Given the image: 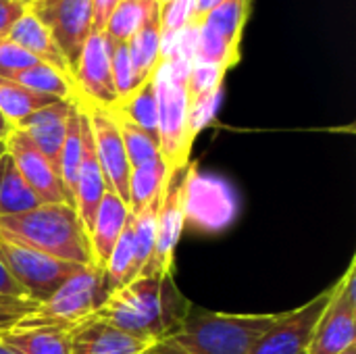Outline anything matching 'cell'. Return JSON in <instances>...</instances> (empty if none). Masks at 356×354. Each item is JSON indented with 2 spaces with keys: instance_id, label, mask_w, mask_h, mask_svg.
<instances>
[{
  "instance_id": "1",
  "label": "cell",
  "mask_w": 356,
  "mask_h": 354,
  "mask_svg": "<svg viewBox=\"0 0 356 354\" xmlns=\"http://www.w3.org/2000/svg\"><path fill=\"white\" fill-rule=\"evenodd\" d=\"M194 305L169 275H140L113 292L94 317L150 344L169 338L188 317Z\"/></svg>"
},
{
  "instance_id": "2",
  "label": "cell",
  "mask_w": 356,
  "mask_h": 354,
  "mask_svg": "<svg viewBox=\"0 0 356 354\" xmlns=\"http://www.w3.org/2000/svg\"><path fill=\"white\" fill-rule=\"evenodd\" d=\"M0 238L67 263H92L88 238L71 204H40L19 215L0 217Z\"/></svg>"
},
{
  "instance_id": "3",
  "label": "cell",
  "mask_w": 356,
  "mask_h": 354,
  "mask_svg": "<svg viewBox=\"0 0 356 354\" xmlns=\"http://www.w3.org/2000/svg\"><path fill=\"white\" fill-rule=\"evenodd\" d=\"M277 315H232L192 307L163 342L181 354H250Z\"/></svg>"
},
{
  "instance_id": "4",
  "label": "cell",
  "mask_w": 356,
  "mask_h": 354,
  "mask_svg": "<svg viewBox=\"0 0 356 354\" xmlns=\"http://www.w3.org/2000/svg\"><path fill=\"white\" fill-rule=\"evenodd\" d=\"M192 65L181 58H161L154 71L156 104H159V146L169 173H177L190 165L194 136L188 121L186 79Z\"/></svg>"
},
{
  "instance_id": "5",
  "label": "cell",
  "mask_w": 356,
  "mask_h": 354,
  "mask_svg": "<svg viewBox=\"0 0 356 354\" xmlns=\"http://www.w3.org/2000/svg\"><path fill=\"white\" fill-rule=\"evenodd\" d=\"M106 300L102 290V271L92 263L81 265L71 277H67L60 288L35 305L17 328H38V325H60L77 328L90 319Z\"/></svg>"
},
{
  "instance_id": "6",
  "label": "cell",
  "mask_w": 356,
  "mask_h": 354,
  "mask_svg": "<svg viewBox=\"0 0 356 354\" xmlns=\"http://www.w3.org/2000/svg\"><path fill=\"white\" fill-rule=\"evenodd\" d=\"M0 263L4 265L8 275L23 288V292L38 305L50 298L60 288V284L81 267L38 252L6 238H0Z\"/></svg>"
},
{
  "instance_id": "7",
  "label": "cell",
  "mask_w": 356,
  "mask_h": 354,
  "mask_svg": "<svg viewBox=\"0 0 356 354\" xmlns=\"http://www.w3.org/2000/svg\"><path fill=\"white\" fill-rule=\"evenodd\" d=\"M356 261L353 259L346 273L334 284V294L323 309L309 354H340L356 344Z\"/></svg>"
},
{
  "instance_id": "8",
  "label": "cell",
  "mask_w": 356,
  "mask_h": 354,
  "mask_svg": "<svg viewBox=\"0 0 356 354\" xmlns=\"http://www.w3.org/2000/svg\"><path fill=\"white\" fill-rule=\"evenodd\" d=\"M29 10L46 25L73 75L83 44L92 33V0H42Z\"/></svg>"
},
{
  "instance_id": "9",
  "label": "cell",
  "mask_w": 356,
  "mask_h": 354,
  "mask_svg": "<svg viewBox=\"0 0 356 354\" xmlns=\"http://www.w3.org/2000/svg\"><path fill=\"white\" fill-rule=\"evenodd\" d=\"M77 98V96H75ZM90 119V127H92V138H94V148H96V156L104 175V184L106 190L117 194L127 207H129V161L125 154V146L119 134V127L111 115L108 108L90 104L81 98H77Z\"/></svg>"
},
{
  "instance_id": "10",
  "label": "cell",
  "mask_w": 356,
  "mask_h": 354,
  "mask_svg": "<svg viewBox=\"0 0 356 354\" xmlns=\"http://www.w3.org/2000/svg\"><path fill=\"white\" fill-rule=\"evenodd\" d=\"M334 294V286L311 298L307 305L280 313L275 323L254 344L250 354H309L315 325Z\"/></svg>"
},
{
  "instance_id": "11",
  "label": "cell",
  "mask_w": 356,
  "mask_h": 354,
  "mask_svg": "<svg viewBox=\"0 0 356 354\" xmlns=\"http://www.w3.org/2000/svg\"><path fill=\"white\" fill-rule=\"evenodd\" d=\"M184 175V215L186 221L202 230H221L236 215V200L227 184L200 177L196 165H188Z\"/></svg>"
},
{
  "instance_id": "12",
  "label": "cell",
  "mask_w": 356,
  "mask_h": 354,
  "mask_svg": "<svg viewBox=\"0 0 356 354\" xmlns=\"http://www.w3.org/2000/svg\"><path fill=\"white\" fill-rule=\"evenodd\" d=\"M73 88L75 96L90 104L102 108H111L117 104L119 96L113 81L111 40L104 31L90 33V38L86 40L73 71Z\"/></svg>"
},
{
  "instance_id": "13",
  "label": "cell",
  "mask_w": 356,
  "mask_h": 354,
  "mask_svg": "<svg viewBox=\"0 0 356 354\" xmlns=\"http://www.w3.org/2000/svg\"><path fill=\"white\" fill-rule=\"evenodd\" d=\"M184 171V169H181ZM171 173L165 196L159 207L156 215V230H154V250L140 275H169L173 273L175 263V248L181 238L186 215H184V177L179 173ZM138 275V277H140Z\"/></svg>"
},
{
  "instance_id": "14",
  "label": "cell",
  "mask_w": 356,
  "mask_h": 354,
  "mask_svg": "<svg viewBox=\"0 0 356 354\" xmlns=\"http://www.w3.org/2000/svg\"><path fill=\"white\" fill-rule=\"evenodd\" d=\"M6 152L10 154L19 173L35 192L42 204H71L58 171L27 138V134H23L21 129H13V134L6 138Z\"/></svg>"
},
{
  "instance_id": "15",
  "label": "cell",
  "mask_w": 356,
  "mask_h": 354,
  "mask_svg": "<svg viewBox=\"0 0 356 354\" xmlns=\"http://www.w3.org/2000/svg\"><path fill=\"white\" fill-rule=\"evenodd\" d=\"M77 106H79V125H81V163H79L77 184H75L73 207H75V213L83 227V234L88 238L94 217H96V211L106 194V184H104V175H102V169H100V163L96 156L90 119L79 100H77Z\"/></svg>"
},
{
  "instance_id": "16",
  "label": "cell",
  "mask_w": 356,
  "mask_h": 354,
  "mask_svg": "<svg viewBox=\"0 0 356 354\" xmlns=\"http://www.w3.org/2000/svg\"><path fill=\"white\" fill-rule=\"evenodd\" d=\"M73 106H75V98L56 100V102L31 113L15 127V129H21L23 134H27V138L42 150V154L54 165V169L58 165V156H60V148L65 142L67 123H69V115H71Z\"/></svg>"
},
{
  "instance_id": "17",
  "label": "cell",
  "mask_w": 356,
  "mask_h": 354,
  "mask_svg": "<svg viewBox=\"0 0 356 354\" xmlns=\"http://www.w3.org/2000/svg\"><path fill=\"white\" fill-rule=\"evenodd\" d=\"M148 346L150 342L134 338L94 315L71 332V354H140Z\"/></svg>"
},
{
  "instance_id": "18",
  "label": "cell",
  "mask_w": 356,
  "mask_h": 354,
  "mask_svg": "<svg viewBox=\"0 0 356 354\" xmlns=\"http://www.w3.org/2000/svg\"><path fill=\"white\" fill-rule=\"evenodd\" d=\"M129 207L113 192L106 190L98 211H96V217H94V223H92V230H90V236H88V246H90V259H92V265L98 267L100 271L104 269L111 252H113V246L117 244L127 219H129Z\"/></svg>"
},
{
  "instance_id": "19",
  "label": "cell",
  "mask_w": 356,
  "mask_h": 354,
  "mask_svg": "<svg viewBox=\"0 0 356 354\" xmlns=\"http://www.w3.org/2000/svg\"><path fill=\"white\" fill-rule=\"evenodd\" d=\"M6 38L13 44H17L21 50H25L29 56H33L35 61H40V63L56 69L58 73L67 75L73 81L71 69H69L63 52L58 50L54 38L50 35V31L46 29V25L29 8H25V13L10 25Z\"/></svg>"
},
{
  "instance_id": "20",
  "label": "cell",
  "mask_w": 356,
  "mask_h": 354,
  "mask_svg": "<svg viewBox=\"0 0 356 354\" xmlns=\"http://www.w3.org/2000/svg\"><path fill=\"white\" fill-rule=\"evenodd\" d=\"M71 332L60 325L13 328L0 340L15 354H71Z\"/></svg>"
},
{
  "instance_id": "21",
  "label": "cell",
  "mask_w": 356,
  "mask_h": 354,
  "mask_svg": "<svg viewBox=\"0 0 356 354\" xmlns=\"http://www.w3.org/2000/svg\"><path fill=\"white\" fill-rule=\"evenodd\" d=\"M134 77L140 83L150 79L161 65V6L127 42Z\"/></svg>"
},
{
  "instance_id": "22",
  "label": "cell",
  "mask_w": 356,
  "mask_h": 354,
  "mask_svg": "<svg viewBox=\"0 0 356 354\" xmlns=\"http://www.w3.org/2000/svg\"><path fill=\"white\" fill-rule=\"evenodd\" d=\"M169 177L171 173L161 154L134 167L129 173V213L136 215L146 204L161 198L167 190Z\"/></svg>"
},
{
  "instance_id": "23",
  "label": "cell",
  "mask_w": 356,
  "mask_h": 354,
  "mask_svg": "<svg viewBox=\"0 0 356 354\" xmlns=\"http://www.w3.org/2000/svg\"><path fill=\"white\" fill-rule=\"evenodd\" d=\"M113 113L125 117L146 134L159 140V104H156V88H154V75L140 83L134 92L119 98L115 106H111Z\"/></svg>"
},
{
  "instance_id": "24",
  "label": "cell",
  "mask_w": 356,
  "mask_h": 354,
  "mask_svg": "<svg viewBox=\"0 0 356 354\" xmlns=\"http://www.w3.org/2000/svg\"><path fill=\"white\" fill-rule=\"evenodd\" d=\"M40 198L27 186L8 152L0 156V217L19 215L40 207Z\"/></svg>"
},
{
  "instance_id": "25",
  "label": "cell",
  "mask_w": 356,
  "mask_h": 354,
  "mask_svg": "<svg viewBox=\"0 0 356 354\" xmlns=\"http://www.w3.org/2000/svg\"><path fill=\"white\" fill-rule=\"evenodd\" d=\"M56 100L58 98H54V96L38 94L13 79L0 77V113L13 127H17L31 113H35Z\"/></svg>"
},
{
  "instance_id": "26",
  "label": "cell",
  "mask_w": 356,
  "mask_h": 354,
  "mask_svg": "<svg viewBox=\"0 0 356 354\" xmlns=\"http://www.w3.org/2000/svg\"><path fill=\"white\" fill-rule=\"evenodd\" d=\"M248 17H250V0H223L200 23L209 25L215 33H219L227 42L232 50L240 52Z\"/></svg>"
},
{
  "instance_id": "27",
  "label": "cell",
  "mask_w": 356,
  "mask_h": 354,
  "mask_svg": "<svg viewBox=\"0 0 356 354\" xmlns=\"http://www.w3.org/2000/svg\"><path fill=\"white\" fill-rule=\"evenodd\" d=\"M165 196V194H163ZM161 198L146 204L142 211L131 215V238H134V261H131V282L144 271L148 265L152 250H154V230H156V215L161 207Z\"/></svg>"
},
{
  "instance_id": "28",
  "label": "cell",
  "mask_w": 356,
  "mask_h": 354,
  "mask_svg": "<svg viewBox=\"0 0 356 354\" xmlns=\"http://www.w3.org/2000/svg\"><path fill=\"white\" fill-rule=\"evenodd\" d=\"M156 8L159 4L154 0H121L106 21L104 33L113 42H129Z\"/></svg>"
},
{
  "instance_id": "29",
  "label": "cell",
  "mask_w": 356,
  "mask_h": 354,
  "mask_svg": "<svg viewBox=\"0 0 356 354\" xmlns=\"http://www.w3.org/2000/svg\"><path fill=\"white\" fill-rule=\"evenodd\" d=\"M6 79H13L38 94H46V96H54L58 100H71L75 98V88H73V81L58 73L56 69L44 65V63H35L27 69H21L17 71L13 77H6Z\"/></svg>"
},
{
  "instance_id": "30",
  "label": "cell",
  "mask_w": 356,
  "mask_h": 354,
  "mask_svg": "<svg viewBox=\"0 0 356 354\" xmlns=\"http://www.w3.org/2000/svg\"><path fill=\"white\" fill-rule=\"evenodd\" d=\"M79 163H81V125H79V106L75 100V106L69 115V123H67V134H65V142L60 148V156H58V177L65 186V192L69 196V202L73 204V196H75V184H77V173H79Z\"/></svg>"
},
{
  "instance_id": "31",
  "label": "cell",
  "mask_w": 356,
  "mask_h": 354,
  "mask_svg": "<svg viewBox=\"0 0 356 354\" xmlns=\"http://www.w3.org/2000/svg\"><path fill=\"white\" fill-rule=\"evenodd\" d=\"M131 261H134V238H131V215L113 246V252L102 269V290L106 298L131 282Z\"/></svg>"
},
{
  "instance_id": "32",
  "label": "cell",
  "mask_w": 356,
  "mask_h": 354,
  "mask_svg": "<svg viewBox=\"0 0 356 354\" xmlns=\"http://www.w3.org/2000/svg\"><path fill=\"white\" fill-rule=\"evenodd\" d=\"M111 115H113V119H115V123L119 127V134H121L125 154H127V161H129L131 169L161 154V146H159L156 138H152L150 134H146L144 129H140L138 125H134L125 117H121V115H117L113 111H111Z\"/></svg>"
},
{
  "instance_id": "33",
  "label": "cell",
  "mask_w": 356,
  "mask_h": 354,
  "mask_svg": "<svg viewBox=\"0 0 356 354\" xmlns=\"http://www.w3.org/2000/svg\"><path fill=\"white\" fill-rule=\"evenodd\" d=\"M227 69L221 65H209V63H194L188 79H186V94L188 102L196 100L200 96L213 94L217 90H223V79H225Z\"/></svg>"
},
{
  "instance_id": "34",
  "label": "cell",
  "mask_w": 356,
  "mask_h": 354,
  "mask_svg": "<svg viewBox=\"0 0 356 354\" xmlns=\"http://www.w3.org/2000/svg\"><path fill=\"white\" fill-rule=\"evenodd\" d=\"M111 67H113V81H115V90H117L119 98L127 96L129 92H134L138 88V81L134 77L129 50H127V42H113L111 40Z\"/></svg>"
},
{
  "instance_id": "35",
  "label": "cell",
  "mask_w": 356,
  "mask_h": 354,
  "mask_svg": "<svg viewBox=\"0 0 356 354\" xmlns=\"http://www.w3.org/2000/svg\"><path fill=\"white\" fill-rule=\"evenodd\" d=\"M194 21H198L196 0H171L161 6V33L163 35H173Z\"/></svg>"
},
{
  "instance_id": "36",
  "label": "cell",
  "mask_w": 356,
  "mask_h": 354,
  "mask_svg": "<svg viewBox=\"0 0 356 354\" xmlns=\"http://www.w3.org/2000/svg\"><path fill=\"white\" fill-rule=\"evenodd\" d=\"M35 63L40 61L29 56L17 44H13L6 35H0V77H13L17 71L27 69Z\"/></svg>"
},
{
  "instance_id": "37",
  "label": "cell",
  "mask_w": 356,
  "mask_h": 354,
  "mask_svg": "<svg viewBox=\"0 0 356 354\" xmlns=\"http://www.w3.org/2000/svg\"><path fill=\"white\" fill-rule=\"evenodd\" d=\"M33 300H15V298H0V336L13 328L35 307Z\"/></svg>"
},
{
  "instance_id": "38",
  "label": "cell",
  "mask_w": 356,
  "mask_h": 354,
  "mask_svg": "<svg viewBox=\"0 0 356 354\" xmlns=\"http://www.w3.org/2000/svg\"><path fill=\"white\" fill-rule=\"evenodd\" d=\"M121 0H92V33H100L106 27V21L111 17V13L115 10V6Z\"/></svg>"
},
{
  "instance_id": "39",
  "label": "cell",
  "mask_w": 356,
  "mask_h": 354,
  "mask_svg": "<svg viewBox=\"0 0 356 354\" xmlns=\"http://www.w3.org/2000/svg\"><path fill=\"white\" fill-rule=\"evenodd\" d=\"M25 13V6L17 0H2L0 2V35H6L10 25Z\"/></svg>"
},
{
  "instance_id": "40",
  "label": "cell",
  "mask_w": 356,
  "mask_h": 354,
  "mask_svg": "<svg viewBox=\"0 0 356 354\" xmlns=\"http://www.w3.org/2000/svg\"><path fill=\"white\" fill-rule=\"evenodd\" d=\"M0 298H15V300H31L23 288L8 275L4 265L0 263Z\"/></svg>"
},
{
  "instance_id": "41",
  "label": "cell",
  "mask_w": 356,
  "mask_h": 354,
  "mask_svg": "<svg viewBox=\"0 0 356 354\" xmlns=\"http://www.w3.org/2000/svg\"><path fill=\"white\" fill-rule=\"evenodd\" d=\"M219 2H223V0H196V17H198V21H202Z\"/></svg>"
},
{
  "instance_id": "42",
  "label": "cell",
  "mask_w": 356,
  "mask_h": 354,
  "mask_svg": "<svg viewBox=\"0 0 356 354\" xmlns=\"http://www.w3.org/2000/svg\"><path fill=\"white\" fill-rule=\"evenodd\" d=\"M140 354H181V353H177L175 348L167 346L165 342H154V344H150L144 353H140Z\"/></svg>"
},
{
  "instance_id": "43",
  "label": "cell",
  "mask_w": 356,
  "mask_h": 354,
  "mask_svg": "<svg viewBox=\"0 0 356 354\" xmlns=\"http://www.w3.org/2000/svg\"><path fill=\"white\" fill-rule=\"evenodd\" d=\"M13 129H15V127H13V125L2 117V113H0V140H6V138L13 134Z\"/></svg>"
},
{
  "instance_id": "44",
  "label": "cell",
  "mask_w": 356,
  "mask_h": 354,
  "mask_svg": "<svg viewBox=\"0 0 356 354\" xmlns=\"http://www.w3.org/2000/svg\"><path fill=\"white\" fill-rule=\"evenodd\" d=\"M19 4H23L25 8H29V6H33V4H38V2H42V0H17Z\"/></svg>"
},
{
  "instance_id": "45",
  "label": "cell",
  "mask_w": 356,
  "mask_h": 354,
  "mask_svg": "<svg viewBox=\"0 0 356 354\" xmlns=\"http://www.w3.org/2000/svg\"><path fill=\"white\" fill-rule=\"evenodd\" d=\"M0 354H15V353H13V351H10V348H8V346H6V344L0 340Z\"/></svg>"
},
{
  "instance_id": "46",
  "label": "cell",
  "mask_w": 356,
  "mask_h": 354,
  "mask_svg": "<svg viewBox=\"0 0 356 354\" xmlns=\"http://www.w3.org/2000/svg\"><path fill=\"white\" fill-rule=\"evenodd\" d=\"M340 354H356V344H353V346H348L346 351H342Z\"/></svg>"
},
{
  "instance_id": "47",
  "label": "cell",
  "mask_w": 356,
  "mask_h": 354,
  "mask_svg": "<svg viewBox=\"0 0 356 354\" xmlns=\"http://www.w3.org/2000/svg\"><path fill=\"white\" fill-rule=\"evenodd\" d=\"M6 152V140H0V156Z\"/></svg>"
},
{
  "instance_id": "48",
  "label": "cell",
  "mask_w": 356,
  "mask_h": 354,
  "mask_svg": "<svg viewBox=\"0 0 356 354\" xmlns=\"http://www.w3.org/2000/svg\"><path fill=\"white\" fill-rule=\"evenodd\" d=\"M154 2H156L159 6H163V4H167V2H171V0H154Z\"/></svg>"
},
{
  "instance_id": "49",
  "label": "cell",
  "mask_w": 356,
  "mask_h": 354,
  "mask_svg": "<svg viewBox=\"0 0 356 354\" xmlns=\"http://www.w3.org/2000/svg\"><path fill=\"white\" fill-rule=\"evenodd\" d=\"M0 2H2V0H0Z\"/></svg>"
}]
</instances>
